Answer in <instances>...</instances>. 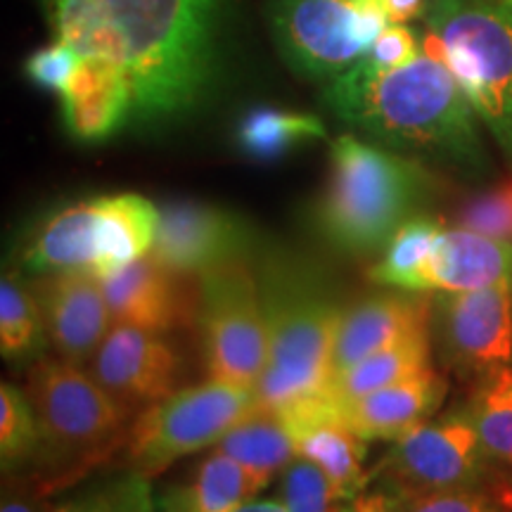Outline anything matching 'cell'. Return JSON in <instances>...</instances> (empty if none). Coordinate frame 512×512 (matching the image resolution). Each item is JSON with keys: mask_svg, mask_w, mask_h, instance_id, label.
I'll list each match as a JSON object with an SVG mask.
<instances>
[{"mask_svg": "<svg viewBox=\"0 0 512 512\" xmlns=\"http://www.w3.org/2000/svg\"><path fill=\"white\" fill-rule=\"evenodd\" d=\"M214 451L238 460L261 484V489H266L273 477L280 475L292 463V458H297L292 437L280 415L261 408L259 403L252 413H247L238 425L223 434Z\"/></svg>", "mask_w": 512, "mask_h": 512, "instance_id": "cell-26", "label": "cell"}, {"mask_svg": "<svg viewBox=\"0 0 512 512\" xmlns=\"http://www.w3.org/2000/svg\"><path fill=\"white\" fill-rule=\"evenodd\" d=\"M432 332L446 368L494 375L512 363V280L470 292H434Z\"/></svg>", "mask_w": 512, "mask_h": 512, "instance_id": "cell-11", "label": "cell"}, {"mask_svg": "<svg viewBox=\"0 0 512 512\" xmlns=\"http://www.w3.org/2000/svg\"><path fill=\"white\" fill-rule=\"evenodd\" d=\"M181 354L166 335L114 323L91 358V373L128 411L166 399L181 377Z\"/></svg>", "mask_w": 512, "mask_h": 512, "instance_id": "cell-13", "label": "cell"}, {"mask_svg": "<svg viewBox=\"0 0 512 512\" xmlns=\"http://www.w3.org/2000/svg\"><path fill=\"white\" fill-rule=\"evenodd\" d=\"M102 195L50 211L17 249V264L31 275L88 271L98 275L102 254Z\"/></svg>", "mask_w": 512, "mask_h": 512, "instance_id": "cell-18", "label": "cell"}, {"mask_svg": "<svg viewBox=\"0 0 512 512\" xmlns=\"http://www.w3.org/2000/svg\"><path fill=\"white\" fill-rule=\"evenodd\" d=\"M444 233V226L430 216H413L392 235L380 261L370 268L368 278L375 285L420 292V278L427 261Z\"/></svg>", "mask_w": 512, "mask_h": 512, "instance_id": "cell-28", "label": "cell"}, {"mask_svg": "<svg viewBox=\"0 0 512 512\" xmlns=\"http://www.w3.org/2000/svg\"><path fill=\"white\" fill-rule=\"evenodd\" d=\"M27 396L41 427L36 475L48 494L79 477L128 437L131 411L95 380L91 370L62 356H41L27 375Z\"/></svg>", "mask_w": 512, "mask_h": 512, "instance_id": "cell-5", "label": "cell"}, {"mask_svg": "<svg viewBox=\"0 0 512 512\" xmlns=\"http://www.w3.org/2000/svg\"><path fill=\"white\" fill-rule=\"evenodd\" d=\"M389 494V491H387ZM394 512H512L486 491H437V494H389Z\"/></svg>", "mask_w": 512, "mask_h": 512, "instance_id": "cell-34", "label": "cell"}, {"mask_svg": "<svg viewBox=\"0 0 512 512\" xmlns=\"http://www.w3.org/2000/svg\"><path fill=\"white\" fill-rule=\"evenodd\" d=\"M197 325L209 377L254 389L268 363V328L259 278L249 264L202 275Z\"/></svg>", "mask_w": 512, "mask_h": 512, "instance_id": "cell-10", "label": "cell"}, {"mask_svg": "<svg viewBox=\"0 0 512 512\" xmlns=\"http://www.w3.org/2000/svg\"><path fill=\"white\" fill-rule=\"evenodd\" d=\"M512 280V240L444 228L420 278V292H470Z\"/></svg>", "mask_w": 512, "mask_h": 512, "instance_id": "cell-21", "label": "cell"}, {"mask_svg": "<svg viewBox=\"0 0 512 512\" xmlns=\"http://www.w3.org/2000/svg\"><path fill=\"white\" fill-rule=\"evenodd\" d=\"M57 41L124 69L136 126L176 124L214 93L230 0H38Z\"/></svg>", "mask_w": 512, "mask_h": 512, "instance_id": "cell-1", "label": "cell"}, {"mask_svg": "<svg viewBox=\"0 0 512 512\" xmlns=\"http://www.w3.org/2000/svg\"><path fill=\"white\" fill-rule=\"evenodd\" d=\"M508 185H510V190H512V181H510V183H508Z\"/></svg>", "mask_w": 512, "mask_h": 512, "instance_id": "cell-40", "label": "cell"}, {"mask_svg": "<svg viewBox=\"0 0 512 512\" xmlns=\"http://www.w3.org/2000/svg\"><path fill=\"white\" fill-rule=\"evenodd\" d=\"M185 278L188 275L171 271L152 254L119 268L102 278L112 320L159 335L190 328L197 323L200 290H190Z\"/></svg>", "mask_w": 512, "mask_h": 512, "instance_id": "cell-15", "label": "cell"}, {"mask_svg": "<svg viewBox=\"0 0 512 512\" xmlns=\"http://www.w3.org/2000/svg\"><path fill=\"white\" fill-rule=\"evenodd\" d=\"M328 138V128L316 114L256 105L235 126V145L252 162H278L297 147Z\"/></svg>", "mask_w": 512, "mask_h": 512, "instance_id": "cell-25", "label": "cell"}, {"mask_svg": "<svg viewBox=\"0 0 512 512\" xmlns=\"http://www.w3.org/2000/svg\"><path fill=\"white\" fill-rule=\"evenodd\" d=\"M422 50L456 76L477 117L512 162V5L432 0Z\"/></svg>", "mask_w": 512, "mask_h": 512, "instance_id": "cell-6", "label": "cell"}, {"mask_svg": "<svg viewBox=\"0 0 512 512\" xmlns=\"http://www.w3.org/2000/svg\"><path fill=\"white\" fill-rule=\"evenodd\" d=\"M430 195L418 159L344 133L330 145V174L313 204L316 233L337 252L366 259L387 242Z\"/></svg>", "mask_w": 512, "mask_h": 512, "instance_id": "cell-4", "label": "cell"}, {"mask_svg": "<svg viewBox=\"0 0 512 512\" xmlns=\"http://www.w3.org/2000/svg\"><path fill=\"white\" fill-rule=\"evenodd\" d=\"M50 512H159V501L150 477L128 467L121 475L105 477L62 498L50 505Z\"/></svg>", "mask_w": 512, "mask_h": 512, "instance_id": "cell-30", "label": "cell"}, {"mask_svg": "<svg viewBox=\"0 0 512 512\" xmlns=\"http://www.w3.org/2000/svg\"><path fill=\"white\" fill-rule=\"evenodd\" d=\"M323 100L344 124L399 155L472 178L489 174L475 107L425 50L392 72H368L356 62L325 86Z\"/></svg>", "mask_w": 512, "mask_h": 512, "instance_id": "cell-2", "label": "cell"}, {"mask_svg": "<svg viewBox=\"0 0 512 512\" xmlns=\"http://www.w3.org/2000/svg\"><path fill=\"white\" fill-rule=\"evenodd\" d=\"M508 3H510V5H512V0H508Z\"/></svg>", "mask_w": 512, "mask_h": 512, "instance_id": "cell-41", "label": "cell"}, {"mask_svg": "<svg viewBox=\"0 0 512 512\" xmlns=\"http://www.w3.org/2000/svg\"><path fill=\"white\" fill-rule=\"evenodd\" d=\"M81 55L64 41L48 43V46L38 48L24 60V76L34 83V86L43 88V91L55 93L57 98L67 91L69 81L79 67Z\"/></svg>", "mask_w": 512, "mask_h": 512, "instance_id": "cell-33", "label": "cell"}, {"mask_svg": "<svg viewBox=\"0 0 512 512\" xmlns=\"http://www.w3.org/2000/svg\"><path fill=\"white\" fill-rule=\"evenodd\" d=\"M152 256L171 271L202 278L256 254V230L235 211L207 202L178 200L159 207Z\"/></svg>", "mask_w": 512, "mask_h": 512, "instance_id": "cell-12", "label": "cell"}, {"mask_svg": "<svg viewBox=\"0 0 512 512\" xmlns=\"http://www.w3.org/2000/svg\"><path fill=\"white\" fill-rule=\"evenodd\" d=\"M448 382L434 368L389 384L351 406L337 408L339 418L366 441H394L439 411Z\"/></svg>", "mask_w": 512, "mask_h": 512, "instance_id": "cell-20", "label": "cell"}, {"mask_svg": "<svg viewBox=\"0 0 512 512\" xmlns=\"http://www.w3.org/2000/svg\"><path fill=\"white\" fill-rule=\"evenodd\" d=\"M256 403L254 389L219 377L176 389L147 406L128 427V467L150 479L162 475L176 460L219 444L230 427L254 411Z\"/></svg>", "mask_w": 512, "mask_h": 512, "instance_id": "cell-8", "label": "cell"}, {"mask_svg": "<svg viewBox=\"0 0 512 512\" xmlns=\"http://www.w3.org/2000/svg\"><path fill=\"white\" fill-rule=\"evenodd\" d=\"M48 332L34 290L19 271L0 280V354L5 361H36L46 356Z\"/></svg>", "mask_w": 512, "mask_h": 512, "instance_id": "cell-27", "label": "cell"}, {"mask_svg": "<svg viewBox=\"0 0 512 512\" xmlns=\"http://www.w3.org/2000/svg\"><path fill=\"white\" fill-rule=\"evenodd\" d=\"M48 342L57 356L83 366L114 325L102 278L88 271L38 275L31 283Z\"/></svg>", "mask_w": 512, "mask_h": 512, "instance_id": "cell-16", "label": "cell"}, {"mask_svg": "<svg viewBox=\"0 0 512 512\" xmlns=\"http://www.w3.org/2000/svg\"><path fill=\"white\" fill-rule=\"evenodd\" d=\"M432 325V297L425 292L384 290L349 304L339 323L332 351L330 382L363 358L373 356L401 337Z\"/></svg>", "mask_w": 512, "mask_h": 512, "instance_id": "cell-17", "label": "cell"}, {"mask_svg": "<svg viewBox=\"0 0 512 512\" xmlns=\"http://www.w3.org/2000/svg\"><path fill=\"white\" fill-rule=\"evenodd\" d=\"M432 354V325L420 328L411 335L401 337L399 342L389 344L373 356L363 358L347 373L339 375L337 380L330 382L328 394L332 396L337 408L351 406L363 396L377 392V389L389 387V384L406 380L422 373L430 366Z\"/></svg>", "mask_w": 512, "mask_h": 512, "instance_id": "cell-23", "label": "cell"}, {"mask_svg": "<svg viewBox=\"0 0 512 512\" xmlns=\"http://www.w3.org/2000/svg\"><path fill=\"white\" fill-rule=\"evenodd\" d=\"M259 491H264L261 484L238 460L211 451L188 482L171 486L159 496V512H233Z\"/></svg>", "mask_w": 512, "mask_h": 512, "instance_id": "cell-22", "label": "cell"}, {"mask_svg": "<svg viewBox=\"0 0 512 512\" xmlns=\"http://www.w3.org/2000/svg\"><path fill=\"white\" fill-rule=\"evenodd\" d=\"M278 415L290 432L297 456L316 463L328 475L339 503L366 491L373 482V472L366 470L368 441L344 425L328 389L283 408Z\"/></svg>", "mask_w": 512, "mask_h": 512, "instance_id": "cell-14", "label": "cell"}, {"mask_svg": "<svg viewBox=\"0 0 512 512\" xmlns=\"http://www.w3.org/2000/svg\"><path fill=\"white\" fill-rule=\"evenodd\" d=\"M233 512H287V508L280 498H249L247 503H242Z\"/></svg>", "mask_w": 512, "mask_h": 512, "instance_id": "cell-39", "label": "cell"}, {"mask_svg": "<svg viewBox=\"0 0 512 512\" xmlns=\"http://www.w3.org/2000/svg\"><path fill=\"white\" fill-rule=\"evenodd\" d=\"M280 501L287 512H335L339 505L328 475L302 456L280 472Z\"/></svg>", "mask_w": 512, "mask_h": 512, "instance_id": "cell-31", "label": "cell"}, {"mask_svg": "<svg viewBox=\"0 0 512 512\" xmlns=\"http://www.w3.org/2000/svg\"><path fill=\"white\" fill-rule=\"evenodd\" d=\"M420 50L422 43H418L413 29H408L406 24H389L358 64L368 72H392V69L411 62Z\"/></svg>", "mask_w": 512, "mask_h": 512, "instance_id": "cell-35", "label": "cell"}, {"mask_svg": "<svg viewBox=\"0 0 512 512\" xmlns=\"http://www.w3.org/2000/svg\"><path fill=\"white\" fill-rule=\"evenodd\" d=\"M467 411L498 479V501L512 510V366L479 380Z\"/></svg>", "mask_w": 512, "mask_h": 512, "instance_id": "cell-24", "label": "cell"}, {"mask_svg": "<svg viewBox=\"0 0 512 512\" xmlns=\"http://www.w3.org/2000/svg\"><path fill=\"white\" fill-rule=\"evenodd\" d=\"M335 512H394V501L384 489L363 491L351 501L339 503Z\"/></svg>", "mask_w": 512, "mask_h": 512, "instance_id": "cell-37", "label": "cell"}, {"mask_svg": "<svg viewBox=\"0 0 512 512\" xmlns=\"http://www.w3.org/2000/svg\"><path fill=\"white\" fill-rule=\"evenodd\" d=\"M373 477H380V489L389 494L486 491L498 498L496 472L467 406L396 437Z\"/></svg>", "mask_w": 512, "mask_h": 512, "instance_id": "cell-9", "label": "cell"}, {"mask_svg": "<svg viewBox=\"0 0 512 512\" xmlns=\"http://www.w3.org/2000/svg\"><path fill=\"white\" fill-rule=\"evenodd\" d=\"M62 124L79 143H105L124 131L133 117V91L124 69L98 57H81L60 95Z\"/></svg>", "mask_w": 512, "mask_h": 512, "instance_id": "cell-19", "label": "cell"}, {"mask_svg": "<svg viewBox=\"0 0 512 512\" xmlns=\"http://www.w3.org/2000/svg\"><path fill=\"white\" fill-rule=\"evenodd\" d=\"M268 328V363L256 401L278 413L330 387L332 351L347 306L311 261L268 252L259 273Z\"/></svg>", "mask_w": 512, "mask_h": 512, "instance_id": "cell-3", "label": "cell"}, {"mask_svg": "<svg viewBox=\"0 0 512 512\" xmlns=\"http://www.w3.org/2000/svg\"><path fill=\"white\" fill-rule=\"evenodd\" d=\"M458 226L489 235V238L512 240V190L501 188L479 192L458 211Z\"/></svg>", "mask_w": 512, "mask_h": 512, "instance_id": "cell-32", "label": "cell"}, {"mask_svg": "<svg viewBox=\"0 0 512 512\" xmlns=\"http://www.w3.org/2000/svg\"><path fill=\"white\" fill-rule=\"evenodd\" d=\"M43 448L34 406L27 392L15 384H0V465L5 475H19L31 463L38 465Z\"/></svg>", "mask_w": 512, "mask_h": 512, "instance_id": "cell-29", "label": "cell"}, {"mask_svg": "<svg viewBox=\"0 0 512 512\" xmlns=\"http://www.w3.org/2000/svg\"><path fill=\"white\" fill-rule=\"evenodd\" d=\"M430 3L432 0H384V8L392 24H408L411 19L425 15Z\"/></svg>", "mask_w": 512, "mask_h": 512, "instance_id": "cell-38", "label": "cell"}, {"mask_svg": "<svg viewBox=\"0 0 512 512\" xmlns=\"http://www.w3.org/2000/svg\"><path fill=\"white\" fill-rule=\"evenodd\" d=\"M389 24L384 0H273L268 8L280 57L309 81L349 72Z\"/></svg>", "mask_w": 512, "mask_h": 512, "instance_id": "cell-7", "label": "cell"}, {"mask_svg": "<svg viewBox=\"0 0 512 512\" xmlns=\"http://www.w3.org/2000/svg\"><path fill=\"white\" fill-rule=\"evenodd\" d=\"M46 496L48 489L36 475H5L0 512H50Z\"/></svg>", "mask_w": 512, "mask_h": 512, "instance_id": "cell-36", "label": "cell"}]
</instances>
